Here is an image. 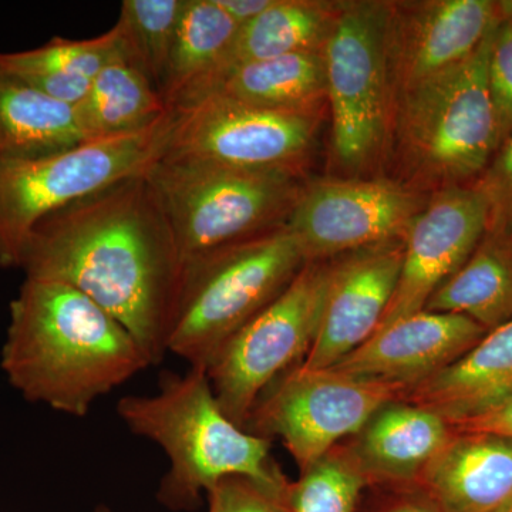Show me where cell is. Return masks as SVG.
Here are the masks:
<instances>
[{
	"label": "cell",
	"mask_w": 512,
	"mask_h": 512,
	"mask_svg": "<svg viewBox=\"0 0 512 512\" xmlns=\"http://www.w3.org/2000/svg\"><path fill=\"white\" fill-rule=\"evenodd\" d=\"M127 53L120 30L114 25L93 39L53 37L36 49L0 53V72L52 99L77 106L89 93L94 77Z\"/></svg>",
	"instance_id": "obj_20"
},
{
	"label": "cell",
	"mask_w": 512,
	"mask_h": 512,
	"mask_svg": "<svg viewBox=\"0 0 512 512\" xmlns=\"http://www.w3.org/2000/svg\"><path fill=\"white\" fill-rule=\"evenodd\" d=\"M389 512H439L431 504L407 503Z\"/></svg>",
	"instance_id": "obj_34"
},
{
	"label": "cell",
	"mask_w": 512,
	"mask_h": 512,
	"mask_svg": "<svg viewBox=\"0 0 512 512\" xmlns=\"http://www.w3.org/2000/svg\"><path fill=\"white\" fill-rule=\"evenodd\" d=\"M427 200L394 181L328 180L302 187L286 220L306 262L404 239Z\"/></svg>",
	"instance_id": "obj_12"
},
{
	"label": "cell",
	"mask_w": 512,
	"mask_h": 512,
	"mask_svg": "<svg viewBox=\"0 0 512 512\" xmlns=\"http://www.w3.org/2000/svg\"><path fill=\"white\" fill-rule=\"evenodd\" d=\"M424 311L466 316L488 332L503 325L512 318V249L484 235Z\"/></svg>",
	"instance_id": "obj_25"
},
{
	"label": "cell",
	"mask_w": 512,
	"mask_h": 512,
	"mask_svg": "<svg viewBox=\"0 0 512 512\" xmlns=\"http://www.w3.org/2000/svg\"><path fill=\"white\" fill-rule=\"evenodd\" d=\"M417 484L439 512L510 510L512 441L454 431Z\"/></svg>",
	"instance_id": "obj_17"
},
{
	"label": "cell",
	"mask_w": 512,
	"mask_h": 512,
	"mask_svg": "<svg viewBox=\"0 0 512 512\" xmlns=\"http://www.w3.org/2000/svg\"><path fill=\"white\" fill-rule=\"evenodd\" d=\"M487 332L466 316L421 311L379 330L332 367L403 390L451 365Z\"/></svg>",
	"instance_id": "obj_16"
},
{
	"label": "cell",
	"mask_w": 512,
	"mask_h": 512,
	"mask_svg": "<svg viewBox=\"0 0 512 512\" xmlns=\"http://www.w3.org/2000/svg\"><path fill=\"white\" fill-rule=\"evenodd\" d=\"M185 0H124L116 26L128 55L161 93Z\"/></svg>",
	"instance_id": "obj_27"
},
{
	"label": "cell",
	"mask_w": 512,
	"mask_h": 512,
	"mask_svg": "<svg viewBox=\"0 0 512 512\" xmlns=\"http://www.w3.org/2000/svg\"><path fill=\"white\" fill-rule=\"evenodd\" d=\"M308 264L286 225L183 262L168 322L167 353L205 367L245 323Z\"/></svg>",
	"instance_id": "obj_4"
},
{
	"label": "cell",
	"mask_w": 512,
	"mask_h": 512,
	"mask_svg": "<svg viewBox=\"0 0 512 512\" xmlns=\"http://www.w3.org/2000/svg\"><path fill=\"white\" fill-rule=\"evenodd\" d=\"M504 512H512V508H510V510H507V511H504Z\"/></svg>",
	"instance_id": "obj_36"
},
{
	"label": "cell",
	"mask_w": 512,
	"mask_h": 512,
	"mask_svg": "<svg viewBox=\"0 0 512 512\" xmlns=\"http://www.w3.org/2000/svg\"><path fill=\"white\" fill-rule=\"evenodd\" d=\"M512 394V318L463 356L399 394L402 402L440 414L447 421L476 413Z\"/></svg>",
	"instance_id": "obj_19"
},
{
	"label": "cell",
	"mask_w": 512,
	"mask_h": 512,
	"mask_svg": "<svg viewBox=\"0 0 512 512\" xmlns=\"http://www.w3.org/2000/svg\"><path fill=\"white\" fill-rule=\"evenodd\" d=\"M400 390L333 367L298 365L262 393L244 429L281 440L303 470L340 440L355 437L380 407L399 399Z\"/></svg>",
	"instance_id": "obj_10"
},
{
	"label": "cell",
	"mask_w": 512,
	"mask_h": 512,
	"mask_svg": "<svg viewBox=\"0 0 512 512\" xmlns=\"http://www.w3.org/2000/svg\"><path fill=\"white\" fill-rule=\"evenodd\" d=\"M504 245H505V244H504ZM508 248H511V249H512V247H508Z\"/></svg>",
	"instance_id": "obj_37"
},
{
	"label": "cell",
	"mask_w": 512,
	"mask_h": 512,
	"mask_svg": "<svg viewBox=\"0 0 512 512\" xmlns=\"http://www.w3.org/2000/svg\"><path fill=\"white\" fill-rule=\"evenodd\" d=\"M289 485L272 487L248 477L224 478L207 493L210 512H291Z\"/></svg>",
	"instance_id": "obj_31"
},
{
	"label": "cell",
	"mask_w": 512,
	"mask_h": 512,
	"mask_svg": "<svg viewBox=\"0 0 512 512\" xmlns=\"http://www.w3.org/2000/svg\"><path fill=\"white\" fill-rule=\"evenodd\" d=\"M171 111L147 74L130 55L107 64L76 106L84 140L131 136L158 126Z\"/></svg>",
	"instance_id": "obj_23"
},
{
	"label": "cell",
	"mask_w": 512,
	"mask_h": 512,
	"mask_svg": "<svg viewBox=\"0 0 512 512\" xmlns=\"http://www.w3.org/2000/svg\"><path fill=\"white\" fill-rule=\"evenodd\" d=\"M448 424L456 433L491 434L512 441V394Z\"/></svg>",
	"instance_id": "obj_32"
},
{
	"label": "cell",
	"mask_w": 512,
	"mask_h": 512,
	"mask_svg": "<svg viewBox=\"0 0 512 512\" xmlns=\"http://www.w3.org/2000/svg\"><path fill=\"white\" fill-rule=\"evenodd\" d=\"M94 512H113V511L109 510V508H107V507H99Z\"/></svg>",
	"instance_id": "obj_35"
},
{
	"label": "cell",
	"mask_w": 512,
	"mask_h": 512,
	"mask_svg": "<svg viewBox=\"0 0 512 512\" xmlns=\"http://www.w3.org/2000/svg\"><path fill=\"white\" fill-rule=\"evenodd\" d=\"M316 133L318 113L261 109L207 96L173 111L163 158L301 174Z\"/></svg>",
	"instance_id": "obj_11"
},
{
	"label": "cell",
	"mask_w": 512,
	"mask_h": 512,
	"mask_svg": "<svg viewBox=\"0 0 512 512\" xmlns=\"http://www.w3.org/2000/svg\"><path fill=\"white\" fill-rule=\"evenodd\" d=\"M453 434L440 414L393 400L370 417L348 451L369 483L417 484Z\"/></svg>",
	"instance_id": "obj_18"
},
{
	"label": "cell",
	"mask_w": 512,
	"mask_h": 512,
	"mask_svg": "<svg viewBox=\"0 0 512 512\" xmlns=\"http://www.w3.org/2000/svg\"><path fill=\"white\" fill-rule=\"evenodd\" d=\"M474 184L490 207L485 235L512 247V133Z\"/></svg>",
	"instance_id": "obj_30"
},
{
	"label": "cell",
	"mask_w": 512,
	"mask_h": 512,
	"mask_svg": "<svg viewBox=\"0 0 512 512\" xmlns=\"http://www.w3.org/2000/svg\"><path fill=\"white\" fill-rule=\"evenodd\" d=\"M488 217L487 198L476 184L443 188L427 200L404 235L399 281L376 332L424 311L483 241Z\"/></svg>",
	"instance_id": "obj_13"
},
{
	"label": "cell",
	"mask_w": 512,
	"mask_h": 512,
	"mask_svg": "<svg viewBox=\"0 0 512 512\" xmlns=\"http://www.w3.org/2000/svg\"><path fill=\"white\" fill-rule=\"evenodd\" d=\"M340 5L274 0L258 18L239 26L228 66L296 53L323 52Z\"/></svg>",
	"instance_id": "obj_26"
},
{
	"label": "cell",
	"mask_w": 512,
	"mask_h": 512,
	"mask_svg": "<svg viewBox=\"0 0 512 512\" xmlns=\"http://www.w3.org/2000/svg\"><path fill=\"white\" fill-rule=\"evenodd\" d=\"M488 77L500 148L512 133V2H500V20L495 26Z\"/></svg>",
	"instance_id": "obj_29"
},
{
	"label": "cell",
	"mask_w": 512,
	"mask_h": 512,
	"mask_svg": "<svg viewBox=\"0 0 512 512\" xmlns=\"http://www.w3.org/2000/svg\"><path fill=\"white\" fill-rule=\"evenodd\" d=\"M207 96L261 109L318 113L319 103L326 97L325 57L323 52H309L234 64L194 101Z\"/></svg>",
	"instance_id": "obj_21"
},
{
	"label": "cell",
	"mask_w": 512,
	"mask_h": 512,
	"mask_svg": "<svg viewBox=\"0 0 512 512\" xmlns=\"http://www.w3.org/2000/svg\"><path fill=\"white\" fill-rule=\"evenodd\" d=\"M147 178L183 262L282 227L303 187L301 174L181 158H161Z\"/></svg>",
	"instance_id": "obj_6"
},
{
	"label": "cell",
	"mask_w": 512,
	"mask_h": 512,
	"mask_svg": "<svg viewBox=\"0 0 512 512\" xmlns=\"http://www.w3.org/2000/svg\"><path fill=\"white\" fill-rule=\"evenodd\" d=\"M239 26L217 0H185L161 96L168 109L187 106L229 63Z\"/></svg>",
	"instance_id": "obj_22"
},
{
	"label": "cell",
	"mask_w": 512,
	"mask_h": 512,
	"mask_svg": "<svg viewBox=\"0 0 512 512\" xmlns=\"http://www.w3.org/2000/svg\"><path fill=\"white\" fill-rule=\"evenodd\" d=\"M217 3L229 18L242 26L262 15L274 0H217Z\"/></svg>",
	"instance_id": "obj_33"
},
{
	"label": "cell",
	"mask_w": 512,
	"mask_h": 512,
	"mask_svg": "<svg viewBox=\"0 0 512 512\" xmlns=\"http://www.w3.org/2000/svg\"><path fill=\"white\" fill-rule=\"evenodd\" d=\"M495 26L463 62L393 99L390 124L397 154L421 183L441 190L477 183L497 154V117L488 77Z\"/></svg>",
	"instance_id": "obj_5"
},
{
	"label": "cell",
	"mask_w": 512,
	"mask_h": 512,
	"mask_svg": "<svg viewBox=\"0 0 512 512\" xmlns=\"http://www.w3.org/2000/svg\"><path fill=\"white\" fill-rule=\"evenodd\" d=\"M173 113L158 126L29 160L0 161V268L19 269L30 232L47 215L147 174L164 157Z\"/></svg>",
	"instance_id": "obj_7"
},
{
	"label": "cell",
	"mask_w": 512,
	"mask_h": 512,
	"mask_svg": "<svg viewBox=\"0 0 512 512\" xmlns=\"http://www.w3.org/2000/svg\"><path fill=\"white\" fill-rule=\"evenodd\" d=\"M332 261L308 262L274 302L245 323L205 367L222 412L245 427L262 393L301 365L318 333Z\"/></svg>",
	"instance_id": "obj_8"
},
{
	"label": "cell",
	"mask_w": 512,
	"mask_h": 512,
	"mask_svg": "<svg viewBox=\"0 0 512 512\" xmlns=\"http://www.w3.org/2000/svg\"><path fill=\"white\" fill-rule=\"evenodd\" d=\"M183 261L147 174L47 215L30 232L19 269L62 282L119 320L158 365Z\"/></svg>",
	"instance_id": "obj_1"
},
{
	"label": "cell",
	"mask_w": 512,
	"mask_h": 512,
	"mask_svg": "<svg viewBox=\"0 0 512 512\" xmlns=\"http://www.w3.org/2000/svg\"><path fill=\"white\" fill-rule=\"evenodd\" d=\"M389 22L390 3H342L323 49L333 148L350 170L373 163L390 130Z\"/></svg>",
	"instance_id": "obj_9"
},
{
	"label": "cell",
	"mask_w": 512,
	"mask_h": 512,
	"mask_svg": "<svg viewBox=\"0 0 512 512\" xmlns=\"http://www.w3.org/2000/svg\"><path fill=\"white\" fill-rule=\"evenodd\" d=\"M117 413L131 433L158 444L168 457L170 470L158 490L168 508L192 510L202 494L232 476L289 485L271 457V441L222 412L202 367L184 375L165 370L156 394L121 397Z\"/></svg>",
	"instance_id": "obj_3"
},
{
	"label": "cell",
	"mask_w": 512,
	"mask_h": 512,
	"mask_svg": "<svg viewBox=\"0 0 512 512\" xmlns=\"http://www.w3.org/2000/svg\"><path fill=\"white\" fill-rule=\"evenodd\" d=\"M83 143L76 106L0 72V161L50 156Z\"/></svg>",
	"instance_id": "obj_24"
},
{
	"label": "cell",
	"mask_w": 512,
	"mask_h": 512,
	"mask_svg": "<svg viewBox=\"0 0 512 512\" xmlns=\"http://www.w3.org/2000/svg\"><path fill=\"white\" fill-rule=\"evenodd\" d=\"M500 20L493 0L390 3L387 33L392 103L421 80L463 62Z\"/></svg>",
	"instance_id": "obj_14"
},
{
	"label": "cell",
	"mask_w": 512,
	"mask_h": 512,
	"mask_svg": "<svg viewBox=\"0 0 512 512\" xmlns=\"http://www.w3.org/2000/svg\"><path fill=\"white\" fill-rule=\"evenodd\" d=\"M150 366L119 320L73 286L26 278L10 302L0 367L28 402L84 417Z\"/></svg>",
	"instance_id": "obj_2"
},
{
	"label": "cell",
	"mask_w": 512,
	"mask_h": 512,
	"mask_svg": "<svg viewBox=\"0 0 512 512\" xmlns=\"http://www.w3.org/2000/svg\"><path fill=\"white\" fill-rule=\"evenodd\" d=\"M289 485L291 512H355L360 493L369 483L348 448H333Z\"/></svg>",
	"instance_id": "obj_28"
},
{
	"label": "cell",
	"mask_w": 512,
	"mask_h": 512,
	"mask_svg": "<svg viewBox=\"0 0 512 512\" xmlns=\"http://www.w3.org/2000/svg\"><path fill=\"white\" fill-rule=\"evenodd\" d=\"M403 239L333 259L318 333L302 366L328 369L372 338L392 302Z\"/></svg>",
	"instance_id": "obj_15"
}]
</instances>
